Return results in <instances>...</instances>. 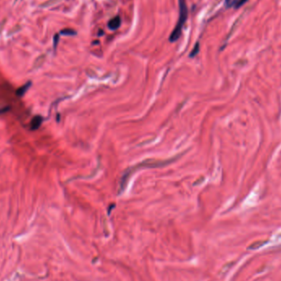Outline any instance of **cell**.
Returning <instances> with one entry per match:
<instances>
[{
    "instance_id": "5b68a950",
    "label": "cell",
    "mask_w": 281,
    "mask_h": 281,
    "mask_svg": "<svg viewBox=\"0 0 281 281\" xmlns=\"http://www.w3.org/2000/svg\"><path fill=\"white\" fill-rule=\"evenodd\" d=\"M42 122V118L41 117H35L34 118V120L32 121V127L33 128H37L39 127V126L41 125V123Z\"/></svg>"
},
{
    "instance_id": "52a82bcc",
    "label": "cell",
    "mask_w": 281,
    "mask_h": 281,
    "mask_svg": "<svg viewBox=\"0 0 281 281\" xmlns=\"http://www.w3.org/2000/svg\"><path fill=\"white\" fill-rule=\"evenodd\" d=\"M199 49H200L199 44H198V43H196V45H195V47H194V49H192V51L191 52V54H190V55H189V56H190L191 58H192V57H195V56H196V54H198V52H199Z\"/></svg>"
},
{
    "instance_id": "7c38bea8",
    "label": "cell",
    "mask_w": 281,
    "mask_h": 281,
    "mask_svg": "<svg viewBox=\"0 0 281 281\" xmlns=\"http://www.w3.org/2000/svg\"><path fill=\"white\" fill-rule=\"evenodd\" d=\"M57 41H58V35H56L54 36V47H56L57 45Z\"/></svg>"
},
{
    "instance_id": "8fae6325",
    "label": "cell",
    "mask_w": 281,
    "mask_h": 281,
    "mask_svg": "<svg viewBox=\"0 0 281 281\" xmlns=\"http://www.w3.org/2000/svg\"><path fill=\"white\" fill-rule=\"evenodd\" d=\"M6 22H7V19L4 18V20L1 22V23H0V34H1L2 30H3V29H4V25H5V23H6Z\"/></svg>"
},
{
    "instance_id": "4fadbf2b",
    "label": "cell",
    "mask_w": 281,
    "mask_h": 281,
    "mask_svg": "<svg viewBox=\"0 0 281 281\" xmlns=\"http://www.w3.org/2000/svg\"><path fill=\"white\" fill-rule=\"evenodd\" d=\"M229 1H230V0H226V2H227V3H229Z\"/></svg>"
},
{
    "instance_id": "7a4b0ae2",
    "label": "cell",
    "mask_w": 281,
    "mask_h": 281,
    "mask_svg": "<svg viewBox=\"0 0 281 281\" xmlns=\"http://www.w3.org/2000/svg\"><path fill=\"white\" fill-rule=\"evenodd\" d=\"M178 6H179V17H178V21L176 24L175 28L170 35L169 41L171 42H174L179 38L181 35L183 26L184 25L185 22L188 18V7H187L186 1L178 0Z\"/></svg>"
},
{
    "instance_id": "8992f818",
    "label": "cell",
    "mask_w": 281,
    "mask_h": 281,
    "mask_svg": "<svg viewBox=\"0 0 281 281\" xmlns=\"http://www.w3.org/2000/svg\"><path fill=\"white\" fill-rule=\"evenodd\" d=\"M44 59H45V55L44 54H42L40 57H38L37 59L35 60V67H38L39 66H41L42 63H44Z\"/></svg>"
},
{
    "instance_id": "3957f363",
    "label": "cell",
    "mask_w": 281,
    "mask_h": 281,
    "mask_svg": "<svg viewBox=\"0 0 281 281\" xmlns=\"http://www.w3.org/2000/svg\"><path fill=\"white\" fill-rule=\"evenodd\" d=\"M120 24H121V19L120 17L117 16V17H115L114 18H112L111 20H109V22H108V26H109V28L110 30H117L120 26Z\"/></svg>"
},
{
    "instance_id": "277c9868",
    "label": "cell",
    "mask_w": 281,
    "mask_h": 281,
    "mask_svg": "<svg viewBox=\"0 0 281 281\" xmlns=\"http://www.w3.org/2000/svg\"><path fill=\"white\" fill-rule=\"evenodd\" d=\"M61 1H62V0H47V1H45L44 3L40 4V7H42V8H46V7H52V6H54L56 4L60 3Z\"/></svg>"
},
{
    "instance_id": "6da1fadb",
    "label": "cell",
    "mask_w": 281,
    "mask_h": 281,
    "mask_svg": "<svg viewBox=\"0 0 281 281\" xmlns=\"http://www.w3.org/2000/svg\"><path fill=\"white\" fill-rule=\"evenodd\" d=\"M178 156L174 157V158H171L169 159H167V160H156V159H146L142 161L140 164H138L137 165L130 168L128 169H127L123 176L121 178V181H120V185H119V189H118V194L122 193L123 192V190L125 189L126 184L127 183V179L129 178L131 174H133V171H135L137 169H140V168H158V167H164L169 164L170 163H172L174 161L175 159H177Z\"/></svg>"
},
{
    "instance_id": "ba28073f",
    "label": "cell",
    "mask_w": 281,
    "mask_h": 281,
    "mask_svg": "<svg viewBox=\"0 0 281 281\" xmlns=\"http://www.w3.org/2000/svg\"><path fill=\"white\" fill-rule=\"evenodd\" d=\"M61 34H63V35H75V34H76V31L72 29H65V30H63L61 31Z\"/></svg>"
},
{
    "instance_id": "30bf717a",
    "label": "cell",
    "mask_w": 281,
    "mask_h": 281,
    "mask_svg": "<svg viewBox=\"0 0 281 281\" xmlns=\"http://www.w3.org/2000/svg\"><path fill=\"white\" fill-rule=\"evenodd\" d=\"M20 29H21V26H18V25H17V26H15V27H13V28H12V30H9V33H10V32H12V31H13V32H12V34L16 33V32H18L19 30H20Z\"/></svg>"
},
{
    "instance_id": "9c48e42d",
    "label": "cell",
    "mask_w": 281,
    "mask_h": 281,
    "mask_svg": "<svg viewBox=\"0 0 281 281\" xmlns=\"http://www.w3.org/2000/svg\"><path fill=\"white\" fill-rule=\"evenodd\" d=\"M248 0H238L237 3H235V7H239L241 6H243L244 4H246L247 2H248Z\"/></svg>"
}]
</instances>
